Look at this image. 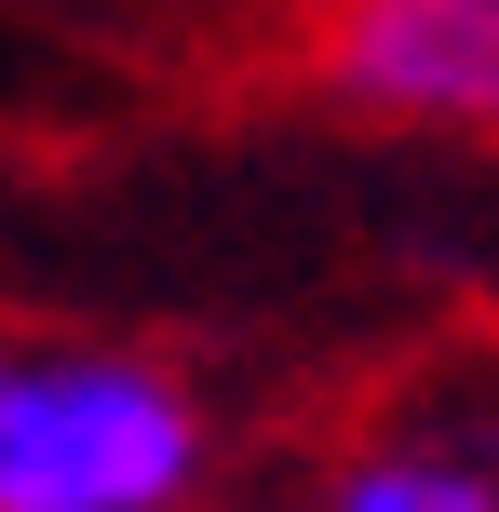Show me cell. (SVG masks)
I'll return each instance as SVG.
<instances>
[{
  "label": "cell",
  "instance_id": "cell-1",
  "mask_svg": "<svg viewBox=\"0 0 499 512\" xmlns=\"http://www.w3.org/2000/svg\"><path fill=\"white\" fill-rule=\"evenodd\" d=\"M203 405L135 351H0V512H176Z\"/></svg>",
  "mask_w": 499,
  "mask_h": 512
},
{
  "label": "cell",
  "instance_id": "cell-2",
  "mask_svg": "<svg viewBox=\"0 0 499 512\" xmlns=\"http://www.w3.org/2000/svg\"><path fill=\"white\" fill-rule=\"evenodd\" d=\"M324 95L378 122H499V0H324L311 27Z\"/></svg>",
  "mask_w": 499,
  "mask_h": 512
},
{
  "label": "cell",
  "instance_id": "cell-3",
  "mask_svg": "<svg viewBox=\"0 0 499 512\" xmlns=\"http://www.w3.org/2000/svg\"><path fill=\"white\" fill-rule=\"evenodd\" d=\"M311 512H499V472L459 459V445H378V459H351Z\"/></svg>",
  "mask_w": 499,
  "mask_h": 512
},
{
  "label": "cell",
  "instance_id": "cell-4",
  "mask_svg": "<svg viewBox=\"0 0 499 512\" xmlns=\"http://www.w3.org/2000/svg\"><path fill=\"white\" fill-rule=\"evenodd\" d=\"M0 351H14V337H0Z\"/></svg>",
  "mask_w": 499,
  "mask_h": 512
}]
</instances>
